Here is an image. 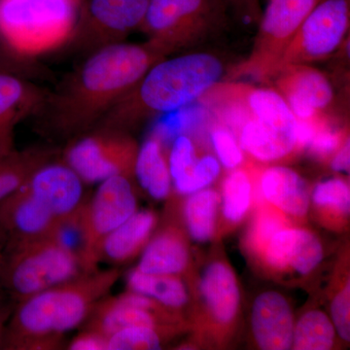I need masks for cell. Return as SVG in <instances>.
<instances>
[{
  "instance_id": "cell-1",
  "label": "cell",
  "mask_w": 350,
  "mask_h": 350,
  "mask_svg": "<svg viewBox=\"0 0 350 350\" xmlns=\"http://www.w3.org/2000/svg\"><path fill=\"white\" fill-rule=\"evenodd\" d=\"M165 57L148 41H124L94 51L54 90L44 92L31 116L36 130L57 144L93 130L146 71Z\"/></svg>"
},
{
  "instance_id": "cell-2",
  "label": "cell",
  "mask_w": 350,
  "mask_h": 350,
  "mask_svg": "<svg viewBox=\"0 0 350 350\" xmlns=\"http://www.w3.org/2000/svg\"><path fill=\"white\" fill-rule=\"evenodd\" d=\"M120 276L118 268L98 269L19 301L7 325L2 349H64V335L86 322Z\"/></svg>"
},
{
  "instance_id": "cell-3",
  "label": "cell",
  "mask_w": 350,
  "mask_h": 350,
  "mask_svg": "<svg viewBox=\"0 0 350 350\" xmlns=\"http://www.w3.org/2000/svg\"><path fill=\"white\" fill-rule=\"evenodd\" d=\"M227 71L223 59L213 53L163 57L146 71L96 126L131 133L154 117L177 111L200 100L225 79Z\"/></svg>"
},
{
  "instance_id": "cell-4",
  "label": "cell",
  "mask_w": 350,
  "mask_h": 350,
  "mask_svg": "<svg viewBox=\"0 0 350 350\" xmlns=\"http://www.w3.org/2000/svg\"><path fill=\"white\" fill-rule=\"evenodd\" d=\"M81 0H0V48L29 61L64 47Z\"/></svg>"
},
{
  "instance_id": "cell-5",
  "label": "cell",
  "mask_w": 350,
  "mask_h": 350,
  "mask_svg": "<svg viewBox=\"0 0 350 350\" xmlns=\"http://www.w3.org/2000/svg\"><path fill=\"white\" fill-rule=\"evenodd\" d=\"M83 273L79 255L63 232L27 243H6L0 258V286L17 304Z\"/></svg>"
},
{
  "instance_id": "cell-6",
  "label": "cell",
  "mask_w": 350,
  "mask_h": 350,
  "mask_svg": "<svg viewBox=\"0 0 350 350\" xmlns=\"http://www.w3.org/2000/svg\"><path fill=\"white\" fill-rule=\"evenodd\" d=\"M228 16L222 0H149L139 31L169 57L222 29Z\"/></svg>"
},
{
  "instance_id": "cell-7",
  "label": "cell",
  "mask_w": 350,
  "mask_h": 350,
  "mask_svg": "<svg viewBox=\"0 0 350 350\" xmlns=\"http://www.w3.org/2000/svg\"><path fill=\"white\" fill-rule=\"evenodd\" d=\"M321 0H268L250 56L227 71L224 80H269L303 21Z\"/></svg>"
},
{
  "instance_id": "cell-8",
  "label": "cell",
  "mask_w": 350,
  "mask_h": 350,
  "mask_svg": "<svg viewBox=\"0 0 350 350\" xmlns=\"http://www.w3.org/2000/svg\"><path fill=\"white\" fill-rule=\"evenodd\" d=\"M137 211L133 177L116 175L98 184L73 227L79 234L78 255L85 273L98 269V248L103 239Z\"/></svg>"
},
{
  "instance_id": "cell-9",
  "label": "cell",
  "mask_w": 350,
  "mask_h": 350,
  "mask_svg": "<svg viewBox=\"0 0 350 350\" xmlns=\"http://www.w3.org/2000/svg\"><path fill=\"white\" fill-rule=\"evenodd\" d=\"M138 147L128 131L96 126L64 144L61 158L86 185H98L116 175L133 177Z\"/></svg>"
},
{
  "instance_id": "cell-10",
  "label": "cell",
  "mask_w": 350,
  "mask_h": 350,
  "mask_svg": "<svg viewBox=\"0 0 350 350\" xmlns=\"http://www.w3.org/2000/svg\"><path fill=\"white\" fill-rule=\"evenodd\" d=\"M149 0H81L66 48L84 57L124 42L144 24Z\"/></svg>"
},
{
  "instance_id": "cell-11",
  "label": "cell",
  "mask_w": 350,
  "mask_h": 350,
  "mask_svg": "<svg viewBox=\"0 0 350 350\" xmlns=\"http://www.w3.org/2000/svg\"><path fill=\"white\" fill-rule=\"evenodd\" d=\"M349 25V0H321L301 23L273 75L283 66L330 57L344 42Z\"/></svg>"
},
{
  "instance_id": "cell-12",
  "label": "cell",
  "mask_w": 350,
  "mask_h": 350,
  "mask_svg": "<svg viewBox=\"0 0 350 350\" xmlns=\"http://www.w3.org/2000/svg\"><path fill=\"white\" fill-rule=\"evenodd\" d=\"M178 317L176 312L157 303L144 295L125 293L101 299L83 327L94 329L105 336L129 327L145 326L175 331Z\"/></svg>"
},
{
  "instance_id": "cell-13",
  "label": "cell",
  "mask_w": 350,
  "mask_h": 350,
  "mask_svg": "<svg viewBox=\"0 0 350 350\" xmlns=\"http://www.w3.org/2000/svg\"><path fill=\"white\" fill-rule=\"evenodd\" d=\"M24 186L64 229L75 227L88 200L87 185L61 155L41 165Z\"/></svg>"
},
{
  "instance_id": "cell-14",
  "label": "cell",
  "mask_w": 350,
  "mask_h": 350,
  "mask_svg": "<svg viewBox=\"0 0 350 350\" xmlns=\"http://www.w3.org/2000/svg\"><path fill=\"white\" fill-rule=\"evenodd\" d=\"M297 120L317 122L334 100L330 80L319 69L306 64L283 66L271 78Z\"/></svg>"
},
{
  "instance_id": "cell-15",
  "label": "cell",
  "mask_w": 350,
  "mask_h": 350,
  "mask_svg": "<svg viewBox=\"0 0 350 350\" xmlns=\"http://www.w3.org/2000/svg\"><path fill=\"white\" fill-rule=\"evenodd\" d=\"M7 243H22L63 232L64 227L25 186L0 202Z\"/></svg>"
},
{
  "instance_id": "cell-16",
  "label": "cell",
  "mask_w": 350,
  "mask_h": 350,
  "mask_svg": "<svg viewBox=\"0 0 350 350\" xmlns=\"http://www.w3.org/2000/svg\"><path fill=\"white\" fill-rule=\"evenodd\" d=\"M260 256L273 271L306 275L323 260V246L308 230L286 226L271 237Z\"/></svg>"
},
{
  "instance_id": "cell-17",
  "label": "cell",
  "mask_w": 350,
  "mask_h": 350,
  "mask_svg": "<svg viewBox=\"0 0 350 350\" xmlns=\"http://www.w3.org/2000/svg\"><path fill=\"white\" fill-rule=\"evenodd\" d=\"M44 92L19 73H0V158L15 150L16 126L32 116Z\"/></svg>"
},
{
  "instance_id": "cell-18",
  "label": "cell",
  "mask_w": 350,
  "mask_h": 350,
  "mask_svg": "<svg viewBox=\"0 0 350 350\" xmlns=\"http://www.w3.org/2000/svg\"><path fill=\"white\" fill-rule=\"evenodd\" d=\"M255 188L269 206L284 216L305 217L310 206L308 183L298 172L287 167L275 165L255 170Z\"/></svg>"
},
{
  "instance_id": "cell-19",
  "label": "cell",
  "mask_w": 350,
  "mask_h": 350,
  "mask_svg": "<svg viewBox=\"0 0 350 350\" xmlns=\"http://www.w3.org/2000/svg\"><path fill=\"white\" fill-rule=\"evenodd\" d=\"M294 326L291 306L283 295L268 291L255 299L251 312V327L260 349H291Z\"/></svg>"
},
{
  "instance_id": "cell-20",
  "label": "cell",
  "mask_w": 350,
  "mask_h": 350,
  "mask_svg": "<svg viewBox=\"0 0 350 350\" xmlns=\"http://www.w3.org/2000/svg\"><path fill=\"white\" fill-rule=\"evenodd\" d=\"M158 224L154 211H137L101 241L98 262L112 266L126 264L142 253Z\"/></svg>"
},
{
  "instance_id": "cell-21",
  "label": "cell",
  "mask_w": 350,
  "mask_h": 350,
  "mask_svg": "<svg viewBox=\"0 0 350 350\" xmlns=\"http://www.w3.org/2000/svg\"><path fill=\"white\" fill-rule=\"evenodd\" d=\"M199 288L206 312L216 324L228 326L236 320L241 294L238 280L229 265L211 262L200 276Z\"/></svg>"
},
{
  "instance_id": "cell-22",
  "label": "cell",
  "mask_w": 350,
  "mask_h": 350,
  "mask_svg": "<svg viewBox=\"0 0 350 350\" xmlns=\"http://www.w3.org/2000/svg\"><path fill=\"white\" fill-rule=\"evenodd\" d=\"M189 262L190 251L183 232L167 225L151 237L135 268L145 273L180 275Z\"/></svg>"
},
{
  "instance_id": "cell-23",
  "label": "cell",
  "mask_w": 350,
  "mask_h": 350,
  "mask_svg": "<svg viewBox=\"0 0 350 350\" xmlns=\"http://www.w3.org/2000/svg\"><path fill=\"white\" fill-rule=\"evenodd\" d=\"M133 178L152 199L163 200L170 197L172 176L163 138L159 131L138 147Z\"/></svg>"
},
{
  "instance_id": "cell-24",
  "label": "cell",
  "mask_w": 350,
  "mask_h": 350,
  "mask_svg": "<svg viewBox=\"0 0 350 350\" xmlns=\"http://www.w3.org/2000/svg\"><path fill=\"white\" fill-rule=\"evenodd\" d=\"M59 155L61 150L53 145H36L24 150L15 149L3 157L0 165V202L22 188L41 165Z\"/></svg>"
},
{
  "instance_id": "cell-25",
  "label": "cell",
  "mask_w": 350,
  "mask_h": 350,
  "mask_svg": "<svg viewBox=\"0 0 350 350\" xmlns=\"http://www.w3.org/2000/svg\"><path fill=\"white\" fill-rule=\"evenodd\" d=\"M126 288L175 312L182 310L189 301L188 291L180 275L145 273L135 268L126 275Z\"/></svg>"
},
{
  "instance_id": "cell-26",
  "label": "cell",
  "mask_w": 350,
  "mask_h": 350,
  "mask_svg": "<svg viewBox=\"0 0 350 350\" xmlns=\"http://www.w3.org/2000/svg\"><path fill=\"white\" fill-rule=\"evenodd\" d=\"M219 195L211 188H204L188 195L183 206V219L191 238L198 243L213 239L216 229Z\"/></svg>"
},
{
  "instance_id": "cell-27",
  "label": "cell",
  "mask_w": 350,
  "mask_h": 350,
  "mask_svg": "<svg viewBox=\"0 0 350 350\" xmlns=\"http://www.w3.org/2000/svg\"><path fill=\"white\" fill-rule=\"evenodd\" d=\"M255 170L253 167H237L223 181V215L231 224L241 222L250 211L254 194Z\"/></svg>"
},
{
  "instance_id": "cell-28",
  "label": "cell",
  "mask_w": 350,
  "mask_h": 350,
  "mask_svg": "<svg viewBox=\"0 0 350 350\" xmlns=\"http://www.w3.org/2000/svg\"><path fill=\"white\" fill-rule=\"evenodd\" d=\"M335 335V327L326 313L310 310L295 324L292 347L297 350L331 349Z\"/></svg>"
},
{
  "instance_id": "cell-29",
  "label": "cell",
  "mask_w": 350,
  "mask_h": 350,
  "mask_svg": "<svg viewBox=\"0 0 350 350\" xmlns=\"http://www.w3.org/2000/svg\"><path fill=\"white\" fill-rule=\"evenodd\" d=\"M313 206L322 215L336 220L347 219L350 209V190L340 177L320 182L310 193Z\"/></svg>"
},
{
  "instance_id": "cell-30",
  "label": "cell",
  "mask_w": 350,
  "mask_h": 350,
  "mask_svg": "<svg viewBox=\"0 0 350 350\" xmlns=\"http://www.w3.org/2000/svg\"><path fill=\"white\" fill-rule=\"evenodd\" d=\"M172 331L137 326L121 329L108 336L107 350H155Z\"/></svg>"
},
{
  "instance_id": "cell-31",
  "label": "cell",
  "mask_w": 350,
  "mask_h": 350,
  "mask_svg": "<svg viewBox=\"0 0 350 350\" xmlns=\"http://www.w3.org/2000/svg\"><path fill=\"white\" fill-rule=\"evenodd\" d=\"M198 159L197 148L192 138L186 135H177L167 156L172 188L187 178Z\"/></svg>"
},
{
  "instance_id": "cell-32",
  "label": "cell",
  "mask_w": 350,
  "mask_h": 350,
  "mask_svg": "<svg viewBox=\"0 0 350 350\" xmlns=\"http://www.w3.org/2000/svg\"><path fill=\"white\" fill-rule=\"evenodd\" d=\"M286 226L288 225L285 221V216L278 209L271 207L260 208L250 228L247 239L248 246L253 253L261 254L271 237Z\"/></svg>"
},
{
  "instance_id": "cell-33",
  "label": "cell",
  "mask_w": 350,
  "mask_h": 350,
  "mask_svg": "<svg viewBox=\"0 0 350 350\" xmlns=\"http://www.w3.org/2000/svg\"><path fill=\"white\" fill-rule=\"evenodd\" d=\"M220 172L221 165L216 157L213 155L200 157L190 175L178 185L174 186V190L179 195L193 194L208 187L217 179Z\"/></svg>"
},
{
  "instance_id": "cell-34",
  "label": "cell",
  "mask_w": 350,
  "mask_h": 350,
  "mask_svg": "<svg viewBox=\"0 0 350 350\" xmlns=\"http://www.w3.org/2000/svg\"><path fill=\"white\" fill-rule=\"evenodd\" d=\"M211 144L219 163L226 169L232 170L241 167L244 161L243 150L229 129L225 126L217 125L211 133Z\"/></svg>"
},
{
  "instance_id": "cell-35",
  "label": "cell",
  "mask_w": 350,
  "mask_h": 350,
  "mask_svg": "<svg viewBox=\"0 0 350 350\" xmlns=\"http://www.w3.org/2000/svg\"><path fill=\"white\" fill-rule=\"evenodd\" d=\"M347 137L349 135L347 131L336 130L327 120L319 126L306 149L319 160H330Z\"/></svg>"
},
{
  "instance_id": "cell-36",
  "label": "cell",
  "mask_w": 350,
  "mask_h": 350,
  "mask_svg": "<svg viewBox=\"0 0 350 350\" xmlns=\"http://www.w3.org/2000/svg\"><path fill=\"white\" fill-rule=\"evenodd\" d=\"M350 285L349 280L335 297L331 304L332 322L342 340L349 342L350 338Z\"/></svg>"
},
{
  "instance_id": "cell-37",
  "label": "cell",
  "mask_w": 350,
  "mask_h": 350,
  "mask_svg": "<svg viewBox=\"0 0 350 350\" xmlns=\"http://www.w3.org/2000/svg\"><path fill=\"white\" fill-rule=\"evenodd\" d=\"M228 13L246 25L258 24L262 16L260 0H222Z\"/></svg>"
},
{
  "instance_id": "cell-38",
  "label": "cell",
  "mask_w": 350,
  "mask_h": 350,
  "mask_svg": "<svg viewBox=\"0 0 350 350\" xmlns=\"http://www.w3.org/2000/svg\"><path fill=\"white\" fill-rule=\"evenodd\" d=\"M108 337L100 332L83 327L64 349L69 350H107Z\"/></svg>"
},
{
  "instance_id": "cell-39",
  "label": "cell",
  "mask_w": 350,
  "mask_h": 350,
  "mask_svg": "<svg viewBox=\"0 0 350 350\" xmlns=\"http://www.w3.org/2000/svg\"><path fill=\"white\" fill-rule=\"evenodd\" d=\"M16 305L17 303L0 286V349H2L7 325L12 317Z\"/></svg>"
},
{
  "instance_id": "cell-40",
  "label": "cell",
  "mask_w": 350,
  "mask_h": 350,
  "mask_svg": "<svg viewBox=\"0 0 350 350\" xmlns=\"http://www.w3.org/2000/svg\"><path fill=\"white\" fill-rule=\"evenodd\" d=\"M350 165L349 137L340 145L337 152L330 159V167L333 172H349Z\"/></svg>"
},
{
  "instance_id": "cell-41",
  "label": "cell",
  "mask_w": 350,
  "mask_h": 350,
  "mask_svg": "<svg viewBox=\"0 0 350 350\" xmlns=\"http://www.w3.org/2000/svg\"><path fill=\"white\" fill-rule=\"evenodd\" d=\"M25 64L27 62L16 59L0 48V73L9 71L21 75V71H25Z\"/></svg>"
},
{
  "instance_id": "cell-42",
  "label": "cell",
  "mask_w": 350,
  "mask_h": 350,
  "mask_svg": "<svg viewBox=\"0 0 350 350\" xmlns=\"http://www.w3.org/2000/svg\"><path fill=\"white\" fill-rule=\"evenodd\" d=\"M7 243V236L5 232L0 228V258H1L2 252Z\"/></svg>"
},
{
  "instance_id": "cell-43",
  "label": "cell",
  "mask_w": 350,
  "mask_h": 350,
  "mask_svg": "<svg viewBox=\"0 0 350 350\" xmlns=\"http://www.w3.org/2000/svg\"><path fill=\"white\" fill-rule=\"evenodd\" d=\"M2 159H3V157H2V158H0V165H1Z\"/></svg>"
}]
</instances>
